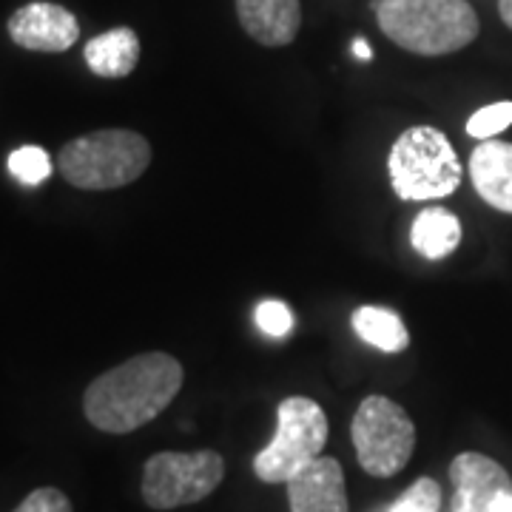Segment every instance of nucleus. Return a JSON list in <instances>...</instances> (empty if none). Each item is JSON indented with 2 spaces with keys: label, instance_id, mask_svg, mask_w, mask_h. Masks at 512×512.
<instances>
[{
  "label": "nucleus",
  "instance_id": "obj_1",
  "mask_svg": "<svg viewBox=\"0 0 512 512\" xmlns=\"http://www.w3.org/2000/svg\"><path fill=\"white\" fill-rule=\"evenodd\" d=\"M183 365L163 350L131 356L97 376L83 393V413L92 427L126 436L154 421L183 390Z\"/></svg>",
  "mask_w": 512,
  "mask_h": 512
},
{
  "label": "nucleus",
  "instance_id": "obj_2",
  "mask_svg": "<svg viewBox=\"0 0 512 512\" xmlns=\"http://www.w3.org/2000/svg\"><path fill=\"white\" fill-rule=\"evenodd\" d=\"M379 29L404 52L453 55L478 37V15L467 0H376Z\"/></svg>",
  "mask_w": 512,
  "mask_h": 512
},
{
  "label": "nucleus",
  "instance_id": "obj_3",
  "mask_svg": "<svg viewBox=\"0 0 512 512\" xmlns=\"http://www.w3.org/2000/svg\"><path fill=\"white\" fill-rule=\"evenodd\" d=\"M151 165V146L128 128H100L74 137L57 154L60 177L80 191H114L134 183Z\"/></svg>",
  "mask_w": 512,
  "mask_h": 512
},
{
  "label": "nucleus",
  "instance_id": "obj_4",
  "mask_svg": "<svg viewBox=\"0 0 512 512\" xmlns=\"http://www.w3.org/2000/svg\"><path fill=\"white\" fill-rule=\"evenodd\" d=\"M387 171L396 197L404 202L444 200L461 185L456 148L436 126L402 131L387 154Z\"/></svg>",
  "mask_w": 512,
  "mask_h": 512
},
{
  "label": "nucleus",
  "instance_id": "obj_5",
  "mask_svg": "<svg viewBox=\"0 0 512 512\" xmlns=\"http://www.w3.org/2000/svg\"><path fill=\"white\" fill-rule=\"evenodd\" d=\"M328 444V416L308 396H288L276 407V433L254 458V473L265 484H288Z\"/></svg>",
  "mask_w": 512,
  "mask_h": 512
},
{
  "label": "nucleus",
  "instance_id": "obj_6",
  "mask_svg": "<svg viewBox=\"0 0 512 512\" xmlns=\"http://www.w3.org/2000/svg\"><path fill=\"white\" fill-rule=\"evenodd\" d=\"M350 439L367 476L390 478L402 473L416 450V424L402 404L387 396H367L359 404Z\"/></svg>",
  "mask_w": 512,
  "mask_h": 512
},
{
  "label": "nucleus",
  "instance_id": "obj_7",
  "mask_svg": "<svg viewBox=\"0 0 512 512\" xmlns=\"http://www.w3.org/2000/svg\"><path fill=\"white\" fill-rule=\"evenodd\" d=\"M225 478V458L217 450H165L143 467V501L151 510H177L214 493Z\"/></svg>",
  "mask_w": 512,
  "mask_h": 512
},
{
  "label": "nucleus",
  "instance_id": "obj_8",
  "mask_svg": "<svg viewBox=\"0 0 512 512\" xmlns=\"http://www.w3.org/2000/svg\"><path fill=\"white\" fill-rule=\"evenodd\" d=\"M453 512H504L512 498L507 470L481 453H461L450 464Z\"/></svg>",
  "mask_w": 512,
  "mask_h": 512
},
{
  "label": "nucleus",
  "instance_id": "obj_9",
  "mask_svg": "<svg viewBox=\"0 0 512 512\" xmlns=\"http://www.w3.org/2000/svg\"><path fill=\"white\" fill-rule=\"evenodd\" d=\"M6 32L12 37V43L26 52L60 55V52H69L77 43L80 23L66 6L49 3V0H35V3L20 6L18 12H12Z\"/></svg>",
  "mask_w": 512,
  "mask_h": 512
},
{
  "label": "nucleus",
  "instance_id": "obj_10",
  "mask_svg": "<svg viewBox=\"0 0 512 512\" xmlns=\"http://www.w3.org/2000/svg\"><path fill=\"white\" fill-rule=\"evenodd\" d=\"M291 512H348L345 473L336 458L319 456L288 478Z\"/></svg>",
  "mask_w": 512,
  "mask_h": 512
},
{
  "label": "nucleus",
  "instance_id": "obj_11",
  "mask_svg": "<svg viewBox=\"0 0 512 512\" xmlns=\"http://www.w3.org/2000/svg\"><path fill=\"white\" fill-rule=\"evenodd\" d=\"M239 26L259 46L279 49L299 35L302 3L299 0H237Z\"/></svg>",
  "mask_w": 512,
  "mask_h": 512
},
{
  "label": "nucleus",
  "instance_id": "obj_12",
  "mask_svg": "<svg viewBox=\"0 0 512 512\" xmlns=\"http://www.w3.org/2000/svg\"><path fill=\"white\" fill-rule=\"evenodd\" d=\"M470 180L487 205L512 214V143L484 140L470 157Z\"/></svg>",
  "mask_w": 512,
  "mask_h": 512
},
{
  "label": "nucleus",
  "instance_id": "obj_13",
  "mask_svg": "<svg viewBox=\"0 0 512 512\" xmlns=\"http://www.w3.org/2000/svg\"><path fill=\"white\" fill-rule=\"evenodd\" d=\"M83 57H86V66L97 77L120 80V77H128L134 72L140 63V37L128 26H117V29L92 37L86 43Z\"/></svg>",
  "mask_w": 512,
  "mask_h": 512
},
{
  "label": "nucleus",
  "instance_id": "obj_14",
  "mask_svg": "<svg viewBox=\"0 0 512 512\" xmlns=\"http://www.w3.org/2000/svg\"><path fill=\"white\" fill-rule=\"evenodd\" d=\"M410 245L424 259H444L461 245V222L447 208H424L410 228Z\"/></svg>",
  "mask_w": 512,
  "mask_h": 512
},
{
  "label": "nucleus",
  "instance_id": "obj_15",
  "mask_svg": "<svg viewBox=\"0 0 512 512\" xmlns=\"http://www.w3.org/2000/svg\"><path fill=\"white\" fill-rule=\"evenodd\" d=\"M350 325L356 330V336L379 348L382 353H402L410 348V333L404 319L390 308H376V305H362L350 316Z\"/></svg>",
  "mask_w": 512,
  "mask_h": 512
},
{
  "label": "nucleus",
  "instance_id": "obj_16",
  "mask_svg": "<svg viewBox=\"0 0 512 512\" xmlns=\"http://www.w3.org/2000/svg\"><path fill=\"white\" fill-rule=\"evenodd\" d=\"M9 171L23 185H40L52 174V157L46 154V148L40 146L15 148L9 154Z\"/></svg>",
  "mask_w": 512,
  "mask_h": 512
},
{
  "label": "nucleus",
  "instance_id": "obj_17",
  "mask_svg": "<svg viewBox=\"0 0 512 512\" xmlns=\"http://www.w3.org/2000/svg\"><path fill=\"white\" fill-rule=\"evenodd\" d=\"M512 126V100H501L493 106L478 109L470 120H467V134L476 140H493L495 134L507 131Z\"/></svg>",
  "mask_w": 512,
  "mask_h": 512
},
{
  "label": "nucleus",
  "instance_id": "obj_18",
  "mask_svg": "<svg viewBox=\"0 0 512 512\" xmlns=\"http://www.w3.org/2000/svg\"><path fill=\"white\" fill-rule=\"evenodd\" d=\"M441 487L433 478H419L387 512H439Z\"/></svg>",
  "mask_w": 512,
  "mask_h": 512
},
{
  "label": "nucleus",
  "instance_id": "obj_19",
  "mask_svg": "<svg viewBox=\"0 0 512 512\" xmlns=\"http://www.w3.org/2000/svg\"><path fill=\"white\" fill-rule=\"evenodd\" d=\"M256 325H259L262 333H268V336H274V339H282V336H288L293 328L291 308H288L285 302H279V299H265V302H259V308H256Z\"/></svg>",
  "mask_w": 512,
  "mask_h": 512
},
{
  "label": "nucleus",
  "instance_id": "obj_20",
  "mask_svg": "<svg viewBox=\"0 0 512 512\" xmlns=\"http://www.w3.org/2000/svg\"><path fill=\"white\" fill-rule=\"evenodd\" d=\"M12 512H74L69 495L57 487H37Z\"/></svg>",
  "mask_w": 512,
  "mask_h": 512
},
{
  "label": "nucleus",
  "instance_id": "obj_21",
  "mask_svg": "<svg viewBox=\"0 0 512 512\" xmlns=\"http://www.w3.org/2000/svg\"><path fill=\"white\" fill-rule=\"evenodd\" d=\"M353 55L359 57V60H370V57H373V49H370V43H367V40L356 37V40H353Z\"/></svg>",
  "mask_w": 512,
  "mask_h": 512
},
{
  "label": "nucleus",
  "instance_id": "obj_22",
  "mask_svg": "<svg viewBox=\"0 0 512 512\" xmlns=\"http://www.w3.org/2000/svg\"><path fill=\"white\" fill-rule=\"evenodd\" d=\"M498 15L504 20V26L512 29V0H498Z\"/></svg>",
  "mask_w": 512,
  "mask_h": 512
},
{
  "label": "nucleus",
  "instance_id": "obj_23",
  "mask_svg": "<svg viewBox=\"0 0 512 512\" xmlns=\"http://www.w3.org/2000/svg\"><path fill=\"white\" fill-rule=\"evenodd\" d=\"M504 512H512V498H510V504H507V507H504Z\"/></svg>",
  "mask_w": 512,
  "mask_h": 512
}]
</instances>
